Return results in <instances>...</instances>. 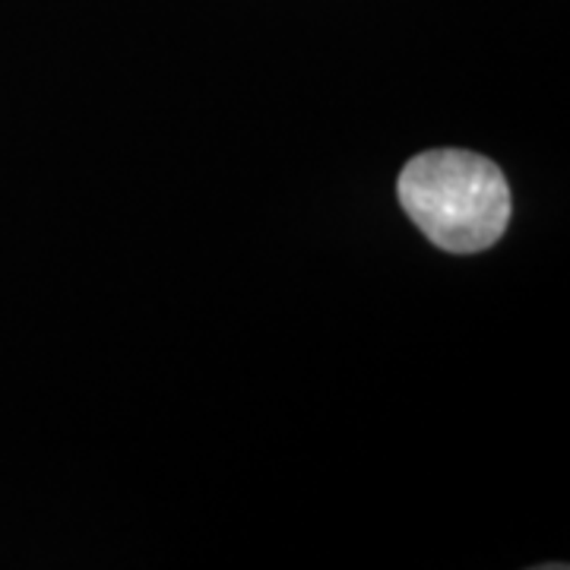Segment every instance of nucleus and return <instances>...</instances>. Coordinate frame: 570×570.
Masks as SVG:
<instances>
[{"label":"nucleus","mask_w":570,"mask_h":570,"mask_svg":"<svg viewBox=\"0 0 570 570\" xmlns=\"http://www.w3.org/2000/svg\"><path fill=\"white\" fill-rule=\"evenodd\" d=\"M400 206L431 245L482 254L510 223V187L498 165L469 149H428L400 171Z\"/></svg>","instance_id":"f257e3e1"}]
</instances>
